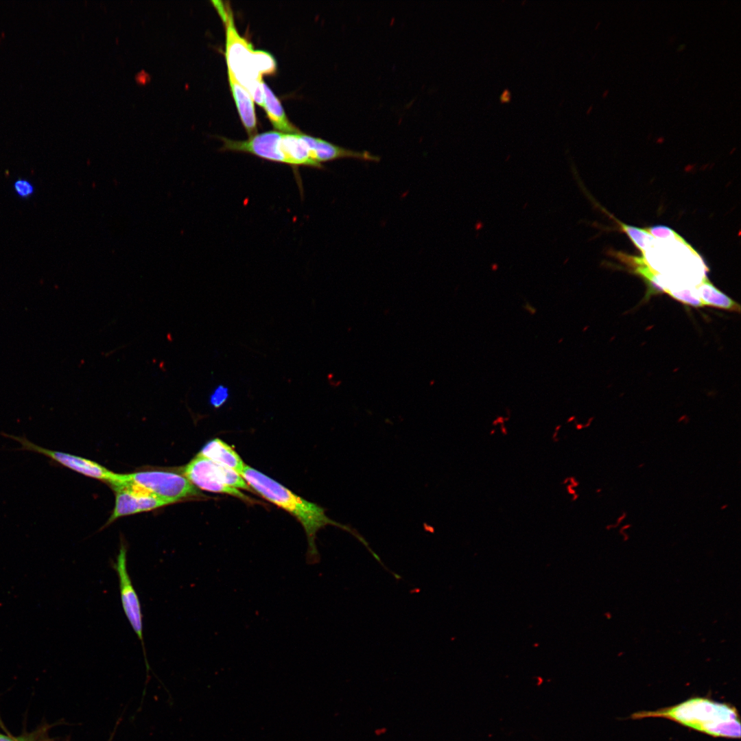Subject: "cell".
I'll return each mask as SVG.
<instances>
[{
  "label": "cell",
  "mask_w": 741,
  "mask_h": 741,
  "mask_svg": "<svg viewBox=\"0 0 741 741\" xmlns=\"http://www.w3.org/2000/svg\"><path fill=\"white\" fill-rule=\"evenodd\" d=\"M240 475L254 491L290 513L301 524L307 539V560L309 563H316L319 561L316 545V533L328 525L336 526L351 533L370 550L366 541L357 531L331 519L327 517L323 508L298 497L270 477L246 464Z\"/></svg>",
  "instance_id": "cell-1"
},
{
  "label": "cell",
  "mask_w": 741,
  "mask_h": 741,
  "mask_svg": "<svg viewBox=\"0 0 741 741\" xmlns=\"http://www.w3.org/2000/svg\"><path fill=\"white\" fill-rule=\"evenodd\" d=\"M631 718H663L714 737H740V722L736 708L708 698H691L669 707L635 713Z\"/></svg>",
  "instance_id": "cell-2"
},
{
  "label": "cell",
  "mask_w": 741,
  "mask_h": 741,
  "mask_svg": "<svg viewBox=\"0 0 741 741\" xmlns=\"http://www.w3.org/2000/svg\"><path fill=\"white\" fill-rule=\"evenodd\" d=\"M224 22L226 25L225 58L227 69L249 92L253 100L263 107V79L256 64L255 51L252 44L239 34L229 6L227 17Z\"/></svg>",
  "instance_id": "cell-3"
},
{
  "label": "cell",
  "mask_w": 741,
  "mask_h": 741,
  "mask_svg": "<svg viewBox=\"0 0 741 741\" xmlns=\"http://www.w3.org/2000/svg\"><path fill=\"white\" fill-rule=\"evenodd\" d=\"M123 484L134 485L169 504L200 494L187 478L173 472L148 471L121 474V480L115 486Z\"/></svg>",
  "instance_id": "cell-4"
},
{
  "label": "cell",
  "mask_w": 741,
  "mask_h": 741,
  "mask_svg": "<svg viewBox=\"0 0 741 741\" xmlns=\"http://www.w3.org/2000/svg\"><path fill=\"white\" fill-rule=\"evenodd\" d=\"M226 466L198 454L184 469V475L196 487L204 491L228 494L252 503L253 500L239 489L228 486L226 480Z\"/></svg>",
  "instance_id": "cell-5"
},
{
  "label": "cell",
  "mask_w": 741,
  "mask_h": 741,
  "mask_svg": "<svg viewBox=\"0 0 741 741\" xmlns=\"http://www.w3.org/2000/svg\"><path fill=\"white\" fill-rule=\"evenodd\" d=\"M1 434L19 442L21 447L19 448L18 450L29 451L43 454L51 460L78 473L107 482L112 486H115L120 481V474L115 473L95 462L78 456L53 451L38 446L28 440L25 437L15 436L8 434Z\"/></svg>",
  "instance_id": "cell-6"
},
{
  "label": "cell",
  "mask_w": 741,
  "mask_h": 741,
  "mask_svg": "<svg viewBox=\"0 0 741 741\" xmlns=\"http://www.w3.org/2000/svg\"><path fill=\"white\" fill-rule=\"evenodd\" d=\"M112 567L116 572L124 612L134 632L140 640L147 667L146 651L143 639V614L139 598L133 586L127 566V548L121 544L116 561Z\"/></svg>",
  "instance_id": "cell-7"
},
{
  "label": "cell",
  "mask_w": 741,
  "mask_h": 741,
  "mask_svg": "<svg viewBox=\"0 0 741 741\" xmlns=\"http://www.w3.org/2000/svg\"><path fill=\"white\" fill-rule=\"evenodd\" d=\"M282 133L274 130L268 131L256 134L245 141L221 137L223 145L220 150L245 152L264 160L286 165V160L281 148Z\"/></svg>",
  "instance_id": "cell-8"
},
{
  "label": "cell",
  "mask_w": 741,
  "mask_h": 741,
  "mask_svg": "<svg viewBox=\"0 0 741 741\" xmlns=\"http://www.w3.org/2000/svg\"><path fill=\"white\" fill-rule=\"evenodd\" d=\"M113 489L116 493L115 505L106 525L120 517L149 511L169 504L151 495L134 492L122 487H115Z\"/></svg>",
  "instance_id": "cell-9"
},
{
  "label": "cell",
  "mask_w": 741,
  "mask_h": 741,
  "mask_svg": "<svg viewBox=\"0 0 741 741\" xmlns=\"http://www.w3.org/2000/svg\"><path fill=\"white\" fill-rule=\"evenodd\" d=\"M301 134V132L282 133L281 148L285 158L286 165L293 169L300 166L323 169V165L318 164L311 158L309 147Z\"/></svg>",
  "instance_id": "cell-10"
},
{
  "label": "cell",
  "mask_w": 741,
  "mask_h": 741,
  "mask_svg": "<svg viewBox=\"0 0 741 741\" xmlns=\"http://www.w3.org/2000/svg\"><path fill=\"white\" fill-rule=\"evenodd\" d=\"M228 70V81L242 124L250 137L257 134V119L254 100L249 92L235 78L230 69Z\"/></svg>",
  "instance_id": "cell-11"
},
{
  "label": "cell",
  "mask_w": 741,
  "mask_h": 741,
  "mask_svg": "<svg viewBox=\"0 0 741 741\" xmlns=\"http://www.w3.org/2000/svg\"><path fill=\"white\" fill-rule=\"evenodd\" d=\"M198 454L228 467L239 474L246 465L239 454L230 445L219 438H214L207 442Z\"/></svg>",
  "instance_id": "cell-12"
},
{
  "label": "cell",
  "mask_w": 741,
  "mask_h": 741,
  "mask_svg": "<svg viewBox=\"0 0 741 741\" xmlns=\"http://www.w3.org/2000/svg\"><path fill=\"white\" fill-rule=\"evenodd\" d=\"M261 85L263 89V108L265 109L268 117L273 126L279 132L283 133L301 132L289 121L279 99L263 80Z\"/></svg>",
  "instance_id": "cell-13"
},
{
  "label": "cell",
  "mask_w": 741,
  "mask_h": 741,
  "mask_svg": "<svg viewBox=\"0 0 741 741\" xmlns=\"http://www.w3.org/2000/svg\"><path fill=\"white\" fill-rule=\"evenodd\" d=\"M696 293L705 306L733 311H740V306L729 296L713 285L706 277L696 286Z\"/></svg>",
  "instance_id": "cell-14"
},
{
  "label": "cell",
  "mask_w": 741,
  "mask_h": 741,
  "mask_svg": "<svg viewBox=\"0 0 741 741\" xmlns=\"http://www.w3.org/2000/svg\"><path fill=\"white\" fill-rule=\"evenodd\" d=\"M615 220L620 224L622 230L628 236L635 246L642 252L643 255L646 252L647 248L653 244L655 237L646 229L627 225L618 220Z\"/></svg>",
  "instance_id": "cell-15"
},
{
  "label": "cell",
  "mask_w": 741,
  "mask_h": 741,
  "mask_svg": "<svg viewBox=\"0 0 741 741\" xmlns=\"http://www.w3.org/2000/svg\"><path fill=\"white\" fill-rule=\"evenodd\" d=\"M667 293L677 301L686 305L694 307H704L700 298L698 297L695 288L690 287H675L670 288Z\"/></svg>",
  "instance_id": "cell-16"
},
{
  "label": "cell",
  "mask_w": 741,
  "mask_h": 741,
  "mask_svg": "<svg viewBox=\"0 0 741 741\" xmlns=\"http://www.w3.org/2000/svg\"><path fill=\"white\" fill-rule=\"evenodd\" d=\"M646 231L654 237L666 241L685 242L674 230L665 226H654L646 228Z\"/></svg>",
  "instance_id": "cell-17"
},
{
  "label": "cell",
  "mask_w": 741,
  "mask_h": 741,
  "mask_svg": "<svg viewBox=\"0 0 741 741\" xmlns=\"http://www.w3.org/2000/svg\"><path fill=\"white\" fill-rule=\"evenodd\" d=\"M228 397V388L226 386L220 384L213 390L209 397V402L213 407L219 408L227 401Z\"/></svg>",
  "instance_id": "cell-18"
},
{
  "label": "cell",
  "mask_w": 741,
  "mask_h": 741,
  "mask_svg": "<svg viewBox=\"0 0 741 741\" xmlns=\"http://www.w3.org/2000/svg\"><path fill=\"white\" fill-rule=\"evenodd\" d=\"M14 190L17 196L21 198H28L34 193V186L26 179H18L13 185Z\"/></svg>",
  "instance_id": "cell-19"
},
{
  "label": "cell",
  "mask_w": 741,
  "mask_h": 741,
  "mask_svg": "<svg viewBox=\"0 0 741 741\" xmlns=\"http://www.w3.org/2000/svg\"><path fill=\"white\" fill-rule=\"evenodd\" d=\"M136 80L140 84H145L149 82L150 76L146 72L141 71L137 75Z\"/></svg>",
  "instance_id": "cell-20"
},
{
  "label": "cell",
  "mask_w": 741,
  "mask_h": 741,
  "mask_svg": "<svg viewBox=\"0 0 741 741\" xmlns=\"http://www.w3.org/2000/svg\"><path fill=\"white\" fill-rule=\"evenodd\" d=\"M0 741H17L10 736L5 735L0 732Z\"/></svg>",
  "instance_id": "cell-21"
},
{
  "label": "cell",
  "mask_w": 741,
  "mask_h": 741,
  "mask_svg": "<svg viewBox=\"0 0 741 741\" xmlns=\"http://www.w3.org/2000/svg\"><path fill=\"white\" fill-rule=\"evenodd\" d=\"M685 48H686V45L685 44H684V43L680 44V45H678V47L677 48V51L678 52H681V51H683Z\"/></svg>",
  "instance_id": "cell-22"
},
{
  "label": "cell",
  "mask_w": 741,
  "mask_h": 741,
  "mask_svg": "<svg viewBox=\"0 0 741 741\" xmlns=\"http://www.w3.org/2000/svg\"><path fill=\"white\" fill-rule=\"evenodd\" d=\"M609 93V90H606L603 93V97H606Z\"/></svg>",
  "instance_id": "cell-23"
},
{
  "label": "cell",
  "mask_w": 741,
  "mask_h": 741,
  "mask_svg": "<svg viewBox=\"0 0 741 741\" xmlns=\"http://www.w3.org/2000/svg\"><path fill=\"white\" fill-rule=\"evenodd\" d=\"M45 741H49V740H45Z\"/></svg>",
  "instance_id": "cell-24"
}]
</instances>
